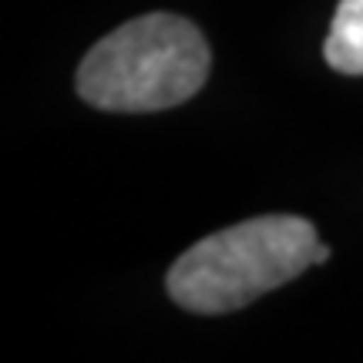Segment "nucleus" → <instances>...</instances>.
Here are the masks:
<instances>
[{
	"mask_svg": "<svg viewBox=\"0 0 363 363\" xmlns=\"http://www.w3.org/2000/svg\"><path fill=\"white\" fill-rule=\"evenodd\" d=\"M208 67V44L189 17L145 13L115 27L84 54L78 94L98 111H165L202 91Z\"/></svg>",
	"mask_w": 363,
	"mask_h": 363,
	"instance_id": "f257e3e1",
	"label": "nucleus"
},
{
	"mask_svg": "<svg viewBox=\"0 0 363 363\" xmlns=\"http://www.w3.org/2000/svg\"><path fill=\"white\" fill-rule=\"evenodd\" d=\"M320 246L303 216H259L199 239L169 269V296L189 313H235L296 279Z\"/></svg>",
	"mask_w": 363,
	"mask_h": 363,
	"instance_id": "f03ea898",
	"label": "nucleus"
},
{
	"mask_svg": "<svg viewBox=\"0 0 363 363\" xmlns=\"http://www.w3.org/2000/svg\"><path fill=\"white\" fill-rule=\"evenodd\" d=\"M323 57L337 74H363V0H340L323 44Z\"/></svg>",
	"mask_w": 363,
	"mask_h": 363,
	"instance_id": "7ed1b4c3",
	"label": "nucleus"
},
{
	"mask_svg": "<svg viewBox=\"0 0 363 363\" xmlns=\"http://www.w3.org/2000/svg\"><path fill=\"white\" fill-rule=\"evenodd\" d=\"M326 259H330V246H323V242H320V246H316V252H313V266H323Z\"/></svg>",
	"mask_w": 363,
	"mask_h": 363,
	"instance_id": "20e7f679",
	"label": "nucleus"
}]
</instances>
